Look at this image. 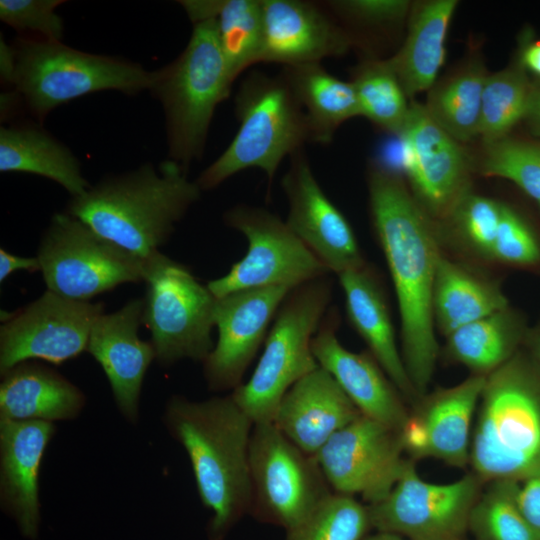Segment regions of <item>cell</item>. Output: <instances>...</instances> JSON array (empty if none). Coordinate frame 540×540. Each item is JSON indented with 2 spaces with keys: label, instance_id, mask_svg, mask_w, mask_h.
<instances>
[{
  "label": "cell",
  "instance_id": "1",
  "mask_svg": "<svg viewBox=\"0 0 540 540\" xmlns=\"http://www.w3.org/2000/svg\"><path fill=\"white\" fill-rule=\"evenodd\" d=\"M371 220L384 254L401 321V356L421 397L439 353L433 317L438 242L426 212L391 168L374 163L368 173Z\"/></svg>",
  "mask_w": 540,
  "mask_h": 540
},
{
  "label": "cell",
  "instance_id": "2",
  "mask_svg": "<svg viewBox=\"0 0 540 540\" xmlns=\"http://www.w3.org/2000/svg\"><path fill=\"white\" fill-rule=\"evenodd\" d=\"M163 422L185 449L199 497L211 512L208 538L224 540L250 512L253 422L231 394L203 401L174 395L166 403Z\"/></svg>",
  "mask_w": 540,
  "mask_h": 540
},
{
  "label": "cell",
  "instance_id": "3",
  "mask_svg": "<svg viewBox=\"0 0 540 540\" xmlns=\"http://www.w3.org/2000/svg\"><path fill=\"white\" fill-rule=\"evenodd\" d=\"M201 192L187 170L168 159L158 169L144 164L99 181L72 197L67 213L146 260L160 252Z\"/></svg>",
  "mask_w": 540,
  "mask_h": 540
},
{
  "label": "cell",
  "instance_id": "4",
  "mask_svg": "<svg viewBox=\"0 0 540 540\" xmlns=\"http://www.w3.org/2000/svg\"><path fill=\"white\" fill-rule=\"evenodd\" d=\"M469 465L485 483L521 482L540 471V366L518 351L486 376Z\"/></svg>",
  "mask_w": 540,
  "mask_h": 540
},
{
  "label": "cell",
  "instance_id": "5",
  "mask_svg": "<svg viewBox=\"0 0 540 540\" xmlns=\"http://www.w3.org/2000/svg\"><path fill=\"white\" fill-rule=\"evenodd\" d=\"M234 108L238 130L195 180L202 191L251 168L262 170L271 185L283 159L313 143L306 114L281 73H250L238 89Z\"/></svg>",
  "mask_w": 540,
  "mask_h": 540
},
{
  "label": "cell",
  "instance_id": "6",
  "mask_svg": "<svg viewBox=\"0 0 540 540\" xmlns=\"http://www.w3.org/2000/svg\"><path fill=\"white\" fill-rule=\"evenodd\" d=\"M232 85L214 19L194 23L185 49L156 71L150 89L165 113L170 160L188 171L202 157L215 110Z\"/></svg>",
  "mask_w": 540,
  "mask_h": 540
},
{
  "label": "cell",
  "instance_id": "7",
  "mask_svg": "<svg viewBox=\"0 0 540 540\" xmlns=\"http://www.w3.org/2000/svg\"><path fill=\"white\" fill-rule=\"evenodd\" d=\"M332 299L329 275L289 291L280 305L251 377L231 396L254 425L273 423L287 391L319 367L312 340Z\"/></svg>",
  "mask_w": 540,
  "mask_h": 540
},
{
  "label": "cell",
  "instance_id": "8",
  "mask_svg": "<svg viewBox=\"0 0 540 540\" xmlns=\"http://www.w3.org/2000/svg\"><path fill=\"white\" fill-rule=\"evenodd\" d=\"M8 83L43 120L56 107L105 90L136 94L150 90L156 71L110 56L90 54L44 39L19 38Z\"/></svg>",
  "mask_w": 540,
  "mask_h": 540
},
{
  "label": "cell",
  "instance_id": "9",
  "mask_svg": "<svg viewBox=\"0 0 540 540\" xmlns=\"http://www.w3.org/2000/svg\"><path fill=\"white\" fill-rule=\"evenodd\" d=\"M143 322L155 360L164 367L183 359L204 362L214 344L217 298L183 264L161 252L145 260Z\"/></svg>",
  "mask_w": 540,
  "mask_h": 540
},
{
  "label": "cell",
  "instance_id": "10",
  "mask_svg": "<svg viewBox=\"0 0 540 540\" xmlns=\"http://www.w3.org/2000/svg\"><path fill=\"white\" fill-rule=\"evenodd\" d=\"M36 257L47 290L73 300L89 301L121 284L144 281V259L67 212L53 215Z\"/></svg>",
  "mask_w": 540,
  "mask_h": 540
},
{
  "label": "cell",
  "instance_id": "11",
  "mask_svg": "<svg viewBox=\"0 0 540 540\" xmlns=\"http://www.w3.org/2000/svg\"><path fill=\"white\" fill-rule=\"evenodd\" d=\"M251 507L257 521L288 531L333 493L316 458L273 423L254 425L249 449Z\"/></svg>",
  "mask_w": 540,
  "mask_h": 540
},
{
  "label": "cell",
  "instance_id": "12",
  "mask_svg": "<svg viewBox=\"0 0 540 540\" xmlns=\"http://www.w3.org/2000/svg\"><path fill=\"white\" fill-rule=\"evenodd\" d=\"M224 223L240 232L248 242L242 259L229 272L208 282L216 298L232 292L284 286L293 289L329 275L328 269L271 211L248 204H237L223 215Z\"/></svg>",
  "mask_w": 540,
  "mask_h": 540
},
{
  "label": "cell",
  "instance_id": "13",
  "mask_svg": "<svg viewBox=\"0 0 540 540\" xmlns=\"http://www.w3.org/2000/svg\"><path fill=\"white\" fill-rule=\"evenodd\" d=\"M485 484L472 471L450 483H429L411 461L386 497L367 505L372 529L407 540H465Z\"/></svg>",
  "mask_w": 540,
  "mask_h": 540
},
{
  "label": "cell",
  "instance_id": "14",
  "mask_svg": "<svg viewBox=\"0 0 540 540\" xmlns=\"http://www.w3.org/2000/svg\"><path fill=\"white\" fill-rule=\"evenodd\" d=\"M102 313L101 302L73 300L46 290L0 326L1 375L25 361L61 364L87 351L91 328Z\"/></svg>",
  "mask_w": 540,
  "mask_h": 540
},
{
  "label": "cell",
  "instance_id": "15",
  "mask_svg": "<svg viewBox=\"0 0 540 540\" xmlns=\"http://www.w3.org/2000/svg\"><path fill=\"white\" fill-rule=\"evenodd\" d=\"M404 454L398 431L360 415L314 456L333 492L359 494L370 505L386 497L413 461Z\"/></svg>",
  "mask_w": 540,
  "mask_h": 540
},
{
  "label": "cell",
  "instance_id": "16",
  "mask_svg": "<svg viewBox=\"0 0 540 540\" xmlns=\"http://www.w3.org/2000/svg\"><path fill=\"white\" fill-rule=\"evenodd\" d=\"M291 289L254 288L217 298L214 322L218 339L203 362L204 378L212 391L234 390L265 342L270 324Z\"/></svg>",
  "mask_w": 540,
  "mask_h": 540
},
{
  "label": "cell",
  "instance_id": "17",
  "mask_svg": "<svg viewBox=\"0 0 540 540\" xmlns=\"http://www.w3.org/2000/svg\"><path fill=\"white\" fill-rule=\"evenodd\" d=\"M281 187L286 224L329 272L339 275L366 264L351 225L323 191L303 149L290 157Z\"/></svg>",
  "mask_w": 540,
  "mask_h": 540
},
{
  "label": "cell",
  "instance_id": "18",
  "mask_svg": "<svg viewBox=\"0 0 540 540\" xmlns=\"http://www.w3.org/2000/svg\"><path fill=\"white\" fill-rule=\"evenodd\" d=\"M403 166L423 210L435 217H449L468 192L467 162L458 142L412 102L400 134Z\"/></svg>",
  "mask_w": 540,
  "mask_h": 540
},
{
  "label": "cell",
  "instance_id": "19",
  "mask_svg": "<svg viewBox=\"0 0 540 540\" xmlns=\"http://www.w3.org/2000/svg\"><path fill=\"white\" fill-rule=\"evenodd\" d=\"M485 379L472 374L417 399L400 431L409 459L435 458L458 468L469 464L472 424Z\"/></svg>",
  "mask_w": 540,
  "mask_h": 540
},
{
  "label": "cell",
  "instance_id": "20",
  "mask_svg": "<svg viewBox=\"0 0 540 540\" xmlns=\"http://www.w3.org/2000/svg\"><path fill=\"white\" fill-rule=\"evenodd\" d=\"M263 41L260 63L283 67L321 63L346 54L354 39L322 1L261 0Z\"/></svg>",
  "mask_w": 540,
  "mask_h": 540
},
{
  "label": "cell",
  "instance_id": "21",
  "mask_svg": "<svg viewBox=\"0 0 540 540\" xmlns=\"http://www.w3.org/2000/svg\"><path fill=\"white\" fill-rule=\"evenodd\" d=\"M338 316L330 308L312 340L318 365L326 370L360 413L400 433L409 410L406 399L367 350L345 348L337 337Z\"/></svg>",
  "mask_w": 540,
  "mask_h": 540
},
{
  "label": "cell",
  "instance_id": "22",
  "mask_svg": "<svg viewBox=\"0 0 540 540\" xmlns=\"http://www.w3.org/2000/svg\"><path fill=\"white\" fill-rule=\"evenodd\" d=\"M144 298L128 301L119 310L95 320L87 351L102 367L121 414L136 423L145 373L155 360L152 342L138 335L143 322Z\"/></svg>",
  "mask_w": 540,
  "mask_h": 540
},
{
  "label": "cell",
  "instance_id": "23",
  "mask_svg": "<svg viewBox=\"0 0 540 540\" xmlns=\"http://www.w3.org/2000/svg\"><path fill=\"white\" fill-rule=\"evenodd\" d=\"M54 432L53 422L0 418V504L30 540L39 533V469Z\"/></svg>",
  "mask_w": 540,
  "mask_h": 540
},
{
  "label": "cell",
  "instance_id": "24",
  "mask_svg": "<svg viewBox=\"0 0 540 540\" xmlns=\"http://www.w3.org/2000/svg\"><path fill=\"white\" fill-rule=\"evenodd\" d=\"M360 415L336 380L319 366L287 391L273 424L301 450L315 455Z\"/></svg>",
  "mask_w": 540,
  "mask_h": 540
},
{
  "label": "cell",
  "instance_id": "25",
  "mask_svg": "<svg viewBox=\"0 0 540 540\" xmlns=\"http://www.w3.org/2000/svg\"><path fill=\"white\" fill-rule=\"evenodd\" d=\"M337 276L351 326L404 398L415 403L419 396L398 349L386 296L376 272L364 264Z\"/></svg>",
  "mask_w": 540,
  "mask_h": 540
},
{
  "label": "cell",
  "instance_id": "26",
  "mask_svg": "<svg viewBox=\"0 0 540 540\" xmlns=\"http://www.w3.org/2000/svg\"><path fill=\"white\" fill-rule=\"evenodd\" d=\"M1 376L0 418L72 420L85 406V395L76 385L39 363H19Z\"/></svg>",
  "mask_w": 540,
  "mask_h": 540
},
{
  "label": "cell",
  "instance_id": "27",
  "mask_svg": "<svg viewBox=\"0 0 540 540\" xmlns=\"http://www.w3.org/2000/svg\"><path fill=\"white\" fill-rule=\"evenodd\" d=\"M456 6V0H432L412 11L405 42L387 59L407 97L434 84L445 59V40Z\"/></svg>",
  "mask_w": 540,
  "mask_h": 540
},
{
  "label": "cell",
  "instance_id": "28",
  "mask_svg": "<svg viewBox=\"0 0 540 540\" xmlns=\"http://www.w3.org/2000/svg\"><path fill=\"white\" fill-rule=\"evenodd\" d=\"M0 171L39 175L61 185L72 197L91 185L82 176L74 154L48 132L36 126L0 129Z\"/></svg>",
  "mask_w": 540,
  "mask_h": 540
},
{
  "label": "cell",
  "instance_id": "29",
  "mask_svg": "<svg viewBox=\"0 0 540 540\" xmlns=\"http://www.w3.org/2000/svg\"><path fill=\"white\" fill-rule=\"evenodd\" d=\"M435 327L443 336L509 306L495 282L440 256L433 288Z\"/></svg>",
  "mask_w": 540,
  "mask_h": 540
},
{
  "label": "cell",
  "instance_id": "30",
  "mask_svg": "<svg viewBox=\"0 0 540 540\" xmlns=\"http://www.w3.org/2000/svg\"><path fill=\"white\" fill-rule=\"evenodd\" d=\"M281 74L306 114L313 143L329 144L344 122L361 116L352 82L330 74L321 63L283 67Z\"/></svg>",
  "mask_w": 540,
  "mask_h": 540
},
{
  "label": "cell",
  "instance_id": "31",
  "mask_svg": "<svg viewBox=\"0 0 540 540\" xmlns=\"http://www.w3.org/2000/svg\"><path fill=\"white\" fill-rule=\"evenodd\" d=\"M194 24L212 18L230 79L260 63L263 41L261 0L179 1Z\"/></svg>",
  "mask_w": 540,
  "mask_h": 540
},
{
  "label": "cell",
  "instance_id": "32",
  "mask_svg": "<svg viewBox=\"0 0 540 540\" xmlns=\"http://www.w3.org/2000/svg\"><path fill=\"white\" fill-rule=\"evenodd\" d=\"M526 337L523 317L508 306L453 331L444 351L473 375L487 376L509 361Z\"/></svg>",
  "mask_w": 540,
  "mask_h": 540
},
{
  "label": "cell",
  "instance_id": "33",
  "mask_svg": "<svg viewBox=\"0 0 540 540\" xmlns=\"http://www.w3.org/2000/svg\"><path fill=\"white\" fill-rule=\"evenodd\" d=\"M487 74L471 65L433 89L425 106L430 117L457 142L479 135Z\"/></svg>",
  "mask_w": 540,
  "mask_h": 540
},
{
  "label": "cell",
  "instance_id": "34",
  "mask_svg": "<svg viewBox=\"0 0 540 540\" xmlns=\"http://www.w3.org/2000/svg\"><path fill=\"white\" fill-rule=\"evenodd\" d=\"M519 482H487L469 518L473 540H540L537 530L523 515L517 502Z\"/></svg>",
  "mask_w": 540,
  "mask_h": 540
},
{
  "label": "cell",
  "instance_id": "35",
  "mask_svg": "<svg viewBox=\"0 0 540 540\" xmlns=\"http://www.w3.org/2000/svg\"><path fill=\"white\" fill-rule=\"evenodd\" d=\"M359 102L361 116L381 129L400 136L410 105L399 80L387 59L367 60L355 70L351 81Z\"/></svg>",
  "mask_w": 540,
  "mask_h": 540
},
{
  "label": "cell",
  "instance_id": "36",
  "mask_svg": "<svg viewBox=\"0 0 540 540\" xmlns=\"http://www.w3.org/2000/svg\"><path fill=\"white\" fill-rule=\"evenodd\" d=\"M533 93L522 67L512 66L487 75L479 130L487 145L505 138L522 118H526Z\"/></svg>",
  "mask_w": 540,
  "mask_h": 540
},
{
  "label": "cell",
  "instance_id": "37",
  "mask_svg": "<svg viewBox=\"0 0 540 540\" xmlns=\"http://www.w3.org/2000/svg\"><path fill=\"white\" fill-rule=\"evenodd\" d=\"M372 530L368 507L354 496L333 492L285 540H362Z\"/></svg>",
  "mask_w": 540,
  "mask_h": 540
},
{
  "label": "cell",
  "instance_id": "38",
  "mask_svg": "<svg viewBox=\"0 0 540 540\" xmlns=\"http://www.w3.org/2000/svg\"><path fill=\"white\" fill-rule=\"evenodd\" d=\"M482 173L512 181L540 206V143L503 138L487 145Z\"/></svg>",
  "mask_w": 540,
  "mask_h": 540
},
{
  "label": "cell",
  "instance_id": "39",
  "mask_svg": "<svg viewBox=\"0 0 540 540\" xmlns=\"http://www.w3.org/2000/svg\"><path fill=\"white\" fill-rule=\"evenodd\" d=\"M502 206L496 200L468 191L449 215L466 247L487 260H491Z\"/></svg>",
  "mask_w": 540,
  "mask_h": 540
},
{
  "label": "cell",
  "instance_id": "40",
  "mask_svg": "<svg viewBox=\"0 0 540 540\" xmlns=\"http://www.w3.org/2000/svg\"><path fill=\"white\" fill-rule=\"evenodd\" d=\"M491 260L519 267H531L540 262V244L536 236L526 222L504 204Z\"/></svg>",
  "mask_w": 540,
  "mask_h": 540
},
{
  "label": "cell",
  "instance_id": "41",
  "mask_svg": "<svg viewBox=\"0 0 540 540\" xmlns=\"http://www.w3.org/2000/svg\"><path fill=\"white\" fill-rule=\"evenodd\" d=\"M59 0H1L0 19L20 32L36 33L44 40L61 41L64 25L56 8Z\"/></svg>",
  "mask_w": 540,
  "mask_h": 540
},
{
  "label": "cell",
  "instance_id": "42",
  "mask_svg": "<svg viewBox=\"0 0 540 540\" xmlns=\"http://www.w3.org/2000/svg\"><path fill=\"white\" fill-rule=\"evenodd\" d=\"M322 3L337 21L363 26L397 23L404 19L410 6L405 0H329Z\"/></svg>",
  "mask_w": 540,
  "mask_h": 540
},
{
  "label": "cell",
  "instance_id": "43",
  "mask_svg": "<svg viewBox=\"0 0 540 540\" xmlns=\"http://www.w3.org/2000/svg\"><path fill=\"white\" fill-rule=\"evenodd\" d=\"M519 482L517 502L526 519L540 531V471Z\"/></svg>",
  "mask_w": 540,
  "mask_h": 540
},
{
  "label": "cell",
  "instance_id": "44",
  "mask_svg": "<svg viewBox=\"0 0 540 540\" xmlns=\"http://www.w3.org/2000/svg\"><path fill=\"white\" fill-rule=\"evenodd\" d=\"M41 266L38 258L21 257L11 254L7 250L0 249V281L3 282L10 274L16 271L36 272Z\"/></svg>",
  "mask_w": 540,
  "mask_h": 540
},
{
  "label": "cell",
  "instance_id": "45",
  "mask_svg": "<svg viewBox=\"0 0 540 540\" xmlns=\"http://www.w3.org/2000/svg\"><path fill=\"white\" fill-rule=\"evenodd\" d=\"M522 65L540 76V41L529 44L521 56Z\"/></svg>",
  "mask_w": 540,
  "mask_h": 540
},
{
  "label": "cell",
  "instance_id": "46",
  "mask_svg": "<svg viewBox=\"0 0 540 540\" xmlns=\"http://www.w3.org/2000/svg\"><path fill=\"white\" fill-rule=\"evenodd\" d=\"M526 119L532 133L540 137V91H534Z\"/></svg>",
  "mask_w": 540,
  "mask_h": 540
},
{
  "label": "cell",
  "instance_id": "47",
  "mask_svg": "<svg viewBox=\"0 0 540 540\" xmlns=\"http://www.w3.org/2000/svg\"><path fill=\"white\" fill-rule=\"evenodd\" d=\"M362 540H407L397 534L376 531L375 533H369Z\"/></svg>",
  "mask_w": 540,
  "mask_h": 540
},
{
  "label": "cell",
  "instance_id": "48",
  "mask_svg": "<svg viewBox=\"0 0 540 540\" xmlns=\"http://www.w3.org/2000/svg\"><path fill=\"white\" fill-rule=\"evenodd\" d=\"M532 357L540 366V329L532 338Z\"/></svg>",
  "mask_w": 540,
  "mask_h": 540
},
{
  "label": "cell",
  "instance_id": "49",
  "mask_svg": "<svg viewBox=\"0 0 540 540\" xmlns=\"http://www.w3.org/2000/svg\"><path fill=\"white\" fill-rule=\"evenodd\" d=\"M465 540H467V539H465Z\"/></svg>",
  "mask_w": 540,
  "mask_h": 540
}]
</instances>
